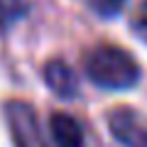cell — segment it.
I'll return each mask as SVG.
<instances>
[{
	"label": "cell",
	"mask_w": 147,
	"mask_h": 147,
	"mask_svg": "<svg viewBox=\"0 0 147 147\" xmlns=\"http://www.w3.org/2000/svg\"><path fill=\"white\" fill-rule=\"evenodd\" d=\"M44 84L49 86V91L59 96V98H74L79 93V81H76V74L71 71L66 61L61 59H52L44 66Z\"/></svg>",
	"instance_id": "5b68a950"
},
{
	"label": "cell",
	"mask_w": 147,
	"mask_h": 147,
	"mask_svg": "<svg viewBox=\"0 0 147 147\" xmlns=\"http://www.w3.org/2000/svg\"><path fill=\"white\" fill-rule=\"evenodd\" d=\"M49 132L54 147H86L84 127L69 113H54L49 118Z\"/></svg>",
	"instance_id": "277c9868"
},
{
	"label": "cell",
	"mask_w": 147,
	"mask_h": 147,
	"mask_svg": "<svg viewBox=\"0 0 147 147\" xmlns=\"http://www.w3.org/2000/svg\"><path fill=\"white\" fill-rule=\"evenodd\" d=\"M135 32L142 39H147V0L140 5V10H137V15H135Z\"/></svg>",
	"instance_id": "ba28073f"
},
{
	"label": "cell",
	"mask_w": 147,
	"mask_h": 147,
	"mask_svg": "<svg viewBox=\"0 0 147 147\" xmlns=\"http://www.w3.org/2000/svg\"><path fill=\"white\" fill-rule=\"evenodd\" d=\"M108 130L125 147H147V120L135 108H113L108 113Z\"/></svg>",
	"instance_id": "3957f363"
},
{
	"label": "cell",
	"mask_w": 147,
	"mask_h": 147,
	"mask_svg": "<svg viewBox=\"0 0 147 147\" xmlns=\"http://www.w3.org/2000/svg\"><path fill=\"white\" fill-rule=\"evenodd\" d=\"M125 3L127 0H91V7L103 17H113L125 7Z\"/></svg>",
	"instance_id": "52a82bcc"
},
{
	"label": "cell",
	"mask_w": 147,
	"mask_h": 147,
	"mask_svg": "<svg viewBox=\"0 0 147 147\" xmlns=\"http://www.w3.org/2000/svg\"><path fill=\"white\" fill-rule=\"evenodd\" d=\"M84 71L98 88L125 91L140 81V66L135 57L115 44H100L84 59Z\"/></svg>",
	"instance_id": "6da1fadb"
},
{
	"label": "cell",
	"mask_w": 147,
	"mask_h": 147,
	"mask_svg": "<svg viewBox=\"0 0 147 147\" xmlns=\"http://www.w3.org/2000/svg\"><path fill=\"white\" fill-rule=\"evenodd\" d=\"M22 12H25L22 0H0V27H7L15 20H20Z\"/></svg>",
	"instance_id": "8992f818"
},
{
	"label": "cell",
	"mask_w": 147,
	"mask_h": 147,
	"mask_svg": "<svg viewBox=\"0 0 147 147\" xmlns=\"http://www.w3.org/2000/svg\"><path fill=\"white\" fill-rule=\"evenodd\" d=\"M5 118L10 125L15 147H47L32 105H27L25 100H10L5 105Z\"/></svg>",
	"instance_id": "7a4b0ae2"
}]
</instances>
